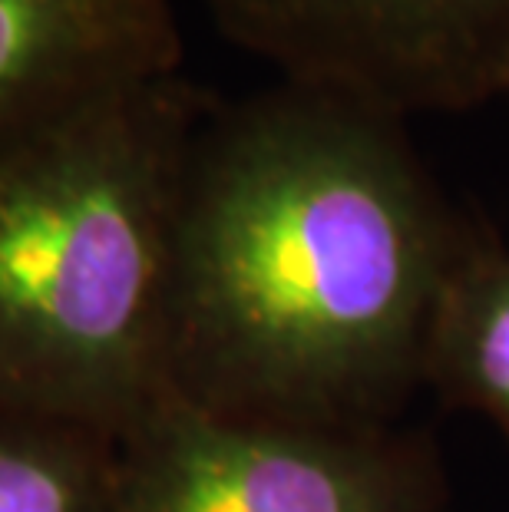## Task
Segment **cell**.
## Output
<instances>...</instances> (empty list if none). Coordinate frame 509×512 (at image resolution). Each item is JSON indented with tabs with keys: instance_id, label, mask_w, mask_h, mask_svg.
I'll list each match as a JSON object with an SVG mask.
<instances>
[{
	"instance_id": "1",
	"label": "cell",
	"mask_w": 509,
	"mask_h": 512,
	"mask_svg": "<svg viewBox=\"0 0 509 512\" xmlns=\"http://www.w3.org/2000/svg\"><path fill=\"white\" fill-rule=\"evenodd\" d=\"M486 232L404 116L295 80L215 100L182 179L172 394L232 417L394 423Z\"/></svg>"
},
{
	"instance_id": "2",
	"label": "cell",
	"mask_w": 509,
	"mask_h": 512,
	"mask_svg": "<svg viewBox=\"0 0 509 512\" xmlns=\"http://www.w3.org/2000/svg\"><path fill=\"white\" fill-rule=\"evenodd\" d=\"M215 100L162 73L0 162V410L119 443L172 397L182 179Z\"/></svg>"
},
{
	"instance_id": "3",
	"label": "cell",
	"mask_w": 509,
	"mask_h": 512,
	"mask_svg": "<svg viewBox=\"0 0 509 512\" xmlns=\"http://www.w3.org/2000/svg\"><path fill=\"white\" fill-rule=\"evenodd\" d=\"M417 433L232 417L166 397L119 440V512H443Z\"/></svg>"
},
{
	"instance_id": "4",
	"label": "cell",
	"mask_w": 509,
	"mask_h": 512,
	"mask_svg": "<svg viewBox=\"0 0 509 512\" xmlns=\"http://www.w3.org/2000/svg\"><path fill=\"white\" fill-rule=\"evenodd\" d=\"M215 30L278 80L397 116L509 93V0H202Z\"/></svg>"
},
{
	"instance_id": "5",
	"label": "cell",
	"mask_w": 509,
	"mask_h": 512,
	"mask_svg": "<svg viewBox=\"0 0 509 512\" xmlns=\"http://www.w3.org/2000/svg\"><path fill=\"white\" fill-rule=\"evenodd\" d=\"M179 63L172 0H0V162Z\"/></svg>"
},
{
	"instance_id": "6",
	"label": "cell",
	"mask_w": 509,
	"mask_h": 512,
	"mask_svg": "<svg viewBox=\"0 0 509 512\" xmlns=\"http://www.w3.org/2000/svg\"><path fill=\"white\" fill-rule=\"evenodd\" d=\"M424 387L480 413L509 440V245L493 232L463 255L440 294Z\"/></svg>"
},
{
	"instance_id": "7",
	"label": "cell",
	"mask_w": 509,
	"mask_h": 512,
	"mask_svg": "<svg viewBox=\"0 0 509 512\" xmlns=\"http://www.w3.org/2000/svg\"><path fill=\"white\" fill-rule=\"evenodd\" d=\"M0 512H119V443L0 410Z\"/></svg>"
}]
</instances>
